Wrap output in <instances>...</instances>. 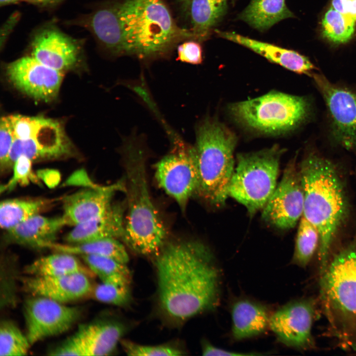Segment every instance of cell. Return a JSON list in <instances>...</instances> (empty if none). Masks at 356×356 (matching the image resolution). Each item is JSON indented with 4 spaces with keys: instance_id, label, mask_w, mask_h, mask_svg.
<instances>
[{
    "instance_id": "obj_1",
    "label": "cell",
    "mask_w": 356,
    "mask_h": 356,
    "mask_svg": "<svg viewBox=\"0 0 356 356\" xmlns=\"http://www.w3.org/2000/svg\"><path fill=\"white\" fill-rule=\"evenodd\" d=\"M157 254L159 302L167 316L183 321L216 308L221 272L207 245L197 240L172 242Z\"/></svg>"
},
{
    "instance_id": "obj_2",
    "label": "cell",
    "mask_w": 356,
    "mask_h": 356,
    "mask_svg": "<svg viewBox=\"0 0 356 356\" xmlns=\"http://www.w3.org/2000/svg\"><path fill=\"white\" fill-rule=\"evenodd\" d=\"M299 169L304 194L303 216L319 232L321 275L328 265L332 243L347 216V198L336 168L329 160L312 151L303 159Z\"/></svg>"
},
{
    "instance_id": "obj_3",
    "label": "cell",
    "mask_w": 356,
    "mask_h": 356,
    "mask_svg": "<svg viewBox=\"0 0 356 356\" xmlns=\"http://www.w3.org/2000/svg\"><path fill=\"white\" fill-rule=\"evenodd\" d=\"M143 138L135 132L123 138L128 211L122 239L134 252L149 255L162 248L167 231L149 194Z\"/></svg>"
},
{
    "instance_id": "obj_4",
    "label": "cell",
    "mask_w": 356,
    "mask_h": 356,
    "mask_svg": "<svg viewBox=\"0 0 356 356\" xmlns=\"http://www.w3.org/2000/svg\"><path fill=\"white\" fill-rule=\"evenodd\" d=\"M118 6L127 54L140 59L157 56L179 40L194 36L175 24L161 0H125Z\"/></svg>"
},
{
    "instance_id": "obj_5",
    "label": "cell",
    "mask_w": 356,
    "mask_h": 356,
    "mask_svg": "<svg viewBox=\"0 0 356 356\" xmlns=\"http://www.w3.org/2000/svg\"><path fill=\"white\" fill-rule=\"evenodd\" d=\"M196 136L193 147L199 177L196 194L210 204L221 207L229 197L236 138L222 124L209 119L198 126Z\"/></svg>"
},
{
    "instance_id": "obj_6",
    "label": "cell",
    "mask_w": 356,
    "mask_h": 356,
    "mask_svg": "<svg viewBox=\"0 0 356 356\" xmlns=\"http://www.w3.org/2000/svg\"><path fill=\"white\" fill-rule=\"evenodd\" d=\"M282 150L273 146L237 156L228 196L243 205L251 216L262 210L277 186Z\"/></svg>"
},
{
    "instance_id": "obj_7",
    "label": "cell",
    "mask_w": 356,
    "mask_h": 356,
    "mask_svg": "<svg viewBox=\"0 0 356 356\" xmlns=\"http://www.w3.org/2000/svg\"><path fill=\"white\" fill-rule=\"evenodd\" d=\"M231 114L239 123L268 134L285 133L296 128L310 117L308 98L272 91L259 97L232 104Z\"/></svg>"
},
{
    "instance_id": "obj_8",
    "label": "cell",
    "mask_w": 356,
    "mask_h": 356,
    "mask_svg": "<svg viewBox=\"0 0 356 356\" xmlns=\"http://www.w3.org/2000/svg\"><path fill=\"white\" fill-rule=\"evenodd\" d=\"M173 140L172 151L155 165V176L161 188L184 210L198 187L196 155L193 146L177 137Z\"/></svg>"
},
{
    "instance_id": "obj_9",
    "label": "cell",
    "mask_w": 356,
    "mask_h": 356,
    "mask_svg": "<svg viewBox=\"0 0 356 356\" xmlns=\"http://www.w3.org/2000/svg\"><path fill=\"white\" fill-rule=\"evenodd\" d=\"M311 76L325 101L332 141L356 151V89L333 83L321 74Z\"/></svg>"
},
{
    "instance_id": "obj_10",
    "label": "cell",
    "mask_w": 356,
    "mask_h": 356,
    "mask_svg": "<svg viewBox=\"0 0 356 356\" xmlns=\"http://www.w3.org/2000/svg\"><path fill=\"white\" fill-rule=\"evenodd\" d=\"M321 282L330 307L345 316H356V238L328 264Z\"/></svg>"
},
{
    "instance_id": "obj_11",
    "label": "cell",
    "mask_w": 356,
    "mask_h": 356,
    "mask_svg": "<svg viewBox=\"0 0 356 356\" xmlns=\"http://www.w3.org/2000/svg\"><path fill=\"white\" fill-rule=\"evenodd\" d=\"M296 156L285 168L282 178L262 209V218L282 230L295 226L304 212V194Z\"/></svg>"
},
{
    "instance_id": "obj_12",
    "label": "cell",
    "mask_w": 356,
    "mask_h": 356,
    "mask_svg": "<svg viewBox=\"0 0 356 356\" xmlns=\"http://www.w3.org/2000/svg\"><path fill=\"white\" fill-rule=\"evenodd\" d=\"M26 336L31 346L68 330L79 319V308L45 297L33 296L24 305Z\"/></svg>"
},
{
    "instance_id": "obj_13",
    "label": "cell",
    "mask_w": 356,
    "mask_h": 356,
    "mask_svg": "<svg viewBox=\"0 0 356 356\" xmlns=\"http://www.w3.org/2000/svg\"><path fill=\"white\" fill-rule=\"evenodd\" d=\"M31 55L40 62L63 72L72 69L82 60L83 43L61 31L52 23L37 29L30 42Z\"/></svg>"
},
{
    "instance_id": "obj_14",
    "label": "cell",
    "mask_w": 356,
    "mask_h": 356,
    "mask_svg": "<svg viewBox=\"0 0 356 356\" xmlns=\"http://www.w3.org/2000/svg\"><path fill=\"white\" fill-rule=\"evenodd\" d=\"M6 74L19 90L37 100L49 102L57 96L63 72L45 66L32 56L7 64Z\"/></svg>"
},
{
    "instance_id": "obj_15",
    "label": "cell",
    "mask_w": 356,
    "mask_h": 356,
    "mask_svg": "<svg viewBox=\"0 0 356 356\" xmlns=\"http://www.w3.org/2000/svg\"><path fill=\"white\" fill-rule=\"evenodd\" d=\"M73 147L60 124L42 117L39 127L30 138H15L8 159L9 169L16 160L24 155L31 160L52 159L71 156Z\"/></svg>"
},
{
    "instance_id": "obj_16",
    "label": "cell",
    "mask_w": 356,
    "mask_h": 356,
    "mask_svg": "<svg viewBox=\"0 0 356 356\" xmlns=\"http://www.w3.org/2000/svg\"><path fill=\"white\" fill-rule=\"evenodd\" d=\"M313 314L312 301L291 302L270 315L269 327L280 343L290 347L305 348L312 340Z\"/></svg>"
},
{
    "instance_id": "obj_17",
    "label": "cell",
    "mask_w": 356,
    "mask_h": 356,
    "mask_svg": "<svg viewBox=\"0 0 356 356\" xmlns=\"http://www.w3.org/2000/svg\"><path fill=\"white\" fill-rule=\"evenodd\" d=\"M124 332L123 326L113 322H99L81 326L60 345L62 356H100L110 354Z\"/></svg>"
},
{
    "instance_id": "obj_18",
    "label": "cell",
    "mask_w": 356,
    "mask_h": 356,
    "mask_svg": "<svg viewBox=\"0 0 356 356\" xmlns=\"http://www.w3.org/2000/svg\"><path fill=\"white\" fill-rule=\"evenodd\" d=\"M124 181L107 186L95 185L68 195L63 199V215L67 225H76L97 217L111 206L118 191L126 192Z\"/></svg>"
},
{
    "instance_id": "obj_19",
    "label": "cell",
    "mask_w": 356,
    "mask_h": 356,
    "mask_svg": "<svg viewBox=\"0 0 356 356\" xmlns=\"http://www.w3.org/2000/svg\"><path fill=\"white\" fill-rule=\"evenodd\" d=\"M89 277L85 273L54 276H30L22 281L24 288L31 295L65 304L90 295L93 284Z\"/></svg>"
},
{
    "instance_id": "obj_20",
    "label": "cell",
    "mask_w": 356,
    "mask_h": 356,
    "mask_svg": "<svg viewBox=\"0 0 356 356\" xmlns=\"http://www.w3.org/2000/svg\"><path fill=\"white\" fill-rule=\"evenodd\" d=\"M69 24L86 28L111 52L117 54H127L125 37L118 3L101 6L72 20Z\"/></svg>"
},
{
    "instance_id": "obj_21",
    "label": "cell",
    "mask_w": 356,
    "mask_h": 356,
    "mask_svg": "<svg viewBox=\"0 0 356 356\" xmlns=\"http://www.w3.org/2000/svg\"><path fill=\"white\" fill-rule=\"evenodd\" d=\"M124 224L122 206L112 204L103 214L75 225L65 240L68 244H78L106 238H122Z\"/></svg>"
},
{
    "instance_id": "obj_22",
    "label": "cell",
    "mask_w": 356,
    "mask_h": 356,
    "mask_svg": "<svg viewBox=\"0 0 356 356\" xmlns=\"http://www.w3.org/2000/svg\"><path fill=\"white\" fill-rule=\"evenodd\" d=\"M217 34L225 39L248 47L269 61L296 73L311 75L316 69L309 58L290 49L244 37L234 32L216 30Z\"/></svg>"
},
{
    "instance_id": "obj_23",
    "label": "cell",
    "mask_w": 356,
    "mask_h": 356,
    "mask_svg": "<svg viewBox=\"0 0 356 356\" xmlns=\"http://www.w3.org/2000/svg\"><path fill=\"white\" fill-rule=\"evenodd\" d=\"M65 225L63 215L49 218L38 214L6 230L7 238L9 241L19 245L45 248L55 242L58 233Z\"/></svg>"
},
{
    "instance_id": "obj_24",
    "label": "cell",
    "mask_w": 356,
    "mask_h": 356,
    "mask_svg": "<svg viewBox=\"0 0 356 356\" xmlns=\"http://www.w3.org/2000/svg\"><path fill=\"white\" fill-rule=\"evenodd\" d=\"M232 336L242 340L259 335L269 327V314L266 307L246 299L236 301L231 307Z\"/></svg>"
},
{
    "instance_id": "obj_25",
    "label": "cell",
    "mask_w": 356,
    "mask_h": 356,
    "mask_svg": "<svg viewBox=\"0 0 356 356\" xmlns=\"http://www.w3.org/2000/svg\"><path fill=\"white\" fill-rule=\"evenodd\" d=\"M58 253L40 258L25 268L30 276H54L85 273L94 275L87 265L75 255L58 252Z\"/></svg>"
},
{
    "instance_id": "obj_26",
    "label": "cell",
    "mask_w": 356,
    "mask_h": 356,
    "mask_svg": "<svg viewBox=\"0 0 356 356\" xmlns=\"http://www.w3.org/2000/svg\"><path fill=\"white\" fill-rule=\"evenodd\" d=\"M239 17L253 27L265 30L294 14L285 0H252Z\"/></svg>"
},
{
    "instance_id": "obj_27",
    "label": "cell",
    "mask_w": 356,
    "mask_h": 356,
    "mask_svg": "<svg viewBox=\"0 0 356 356\" xmlns=\"http://www.w3.org/2000/svg\"><path fill=\"white\" fill-rule=\"evenodd\" d=\"M45 248L73 255H97L112 259L127 264L129 257L125 246L115 238H106L78 244L52 242Z\"/></svg>"
},
{
    "instance_id": "obj_28",
    "label": "cell",
    "mask_w": 356,
    "mask_h": 356,
    "mask_svg": "<svg viewBox=\"0 0 356 356\" xmlns=\"http://www.w3.org/2000/svg\"><path fill=\"white\" fill-rule=\"evenodd\" d=\"M51 202L46 199H10L0 204V225L6 230L39 214Z\"/></svg>"
},
{
    "instance_id": "obj_29",
    "label": "cell",
    "mask_w": 356,
    "mask_h": 356,
    "mask_svg": "<svg viewBox=\"0 0 356 356\" xmlns=\"http://www.w3.org/2000/svg\"><path fill=\"white\" fill-rule=\"evenodd\" d=\"M189 6L193 34L201 39L225 14L227 0H191Z\"/></svg>"
},
{
    "instance_id": "obj_30",
    "label": "cell",
    "mask_w": 356,
    "mask_h": 356,
    "mask_svg": "<svg viewBox=\"0 0 356 356\" xmlns=\"http://www.w3.org/2000/svg\"><path fill=\"white\" fill-rule=\"evenodd\" d=\"M83 262L101 282L120 286H129L131 272L127 264L97 255L80 256Z\"/></svg>"
},
{
    "instance_id": "obj_31",
    "label": "cell",
    "mask_w": 356,
    "mask_h": 356,
    "mask_svg": "<svg viewBox=\"0 0 356 356\" xmlns=\"http://www.w3.org/2000/svg\"><path fill=\"white\" fill-rule=\"evenodd\" d=\"M355 21L331 7L322 19V34L326 40L335 44L347 43L355 33Z\"/></svg>"
},
{
    "instance_id": "obj_32",
    "label": "cell",
    "mask_w": 356,
    "mask_h": 356,
    "mask_svg": "<svg viewBox=\"0 0 356 356\" xmlns=\"http://www.w3.org/2000/svg\"><path fill=\"white\" fill-rule=\"evenodd\" d=\"M319 242L317 228L302 216L298 226L293 263L303 267L307 265Z\"/></svg>"
},
{
    "instance_id": "obj_33",
    "label": "cell",
    "mask_w": 356,
    "mask_h": 356,
    "mask_svg": "<svg viewBox=\"0 0 356 356\" xmlns=\"http://www.w3.org/2000/svg\"><path fill=\"white\" fill-rule=\"evenodd\" d=\"M31 345L26 335L12 322L4 320L0 326V356L27 355Z\"/></svg>"
},
{
    "instance_id": "obj_34",
    "label": "cell",
    "mask_w": 356,
    "mask_h": 356,
    "mask_svg": "<svg viewBox=\"0 0 356 356\" xmlns=\"http://www.w3.org/2000/svg\"><path fill=\"white\" fill-rule=\"evenodd\" d=\"M99 302L124 306L131 301L129 286H120L101 282L92 285L90 295Z\"/></svg>"
},
{
    "instance_id": "obj_35",
    "label": "cell",
    "mask_w": 356,
    "mask_h": 356,
    "mask_svg": "<svg viewBox=\"0 0 356 356\" xmlns=\"http://www.w3.org/2000/svg\"><path fill=\"white\" fill-rule=\"evenodd\" d=\"M32 160L21 155L14 162L13 165V175L8 181L1 186V192L11 190L17 185H25L30 182H39L38 177L32 169Z\"/></svg>"
},
{
    "instance_id": "obj_36",
    "label": "cell",
    "mask_w": 356,
    "mask_h": 356,
    "mask_svg": "<svg viewBox=\"0 0 356 356\" xmlns=\"http://www.w3.org/2000/svg\"><path fill=\"white\" fill-rule=\"evenodd\" d=\"M123 349L128 355L135 356H176L182 352L168 345H143L131 341H123Z\"/></svg>"
},
{
    "instance_id": "obj_37",
    "label": "cell",
    "mask_w": 356,
    "mask_h": 356,
    "mask_svg": "<svg viewBox=\"0 0 356 356\" xmlns=\"http://www.w3.org/2000/svg\"><path fill=\"white\" fill-rule=\"evenodd\" d=\"M15 137L8 116L3 117L0 123V166L1 172L9 171V154Z\"/></svg>"
},
{
    "instance_id": "obj_38",
    "label": "cell",
    "mask_w": 356,
    "mask_h": 356,
    "mask_svg": "<svg viewBox=\"0 0 356 356\" xmlns=\"http://www.w3.org/2000/svg\"><path fill=\"white\" fill-rule=\"evenodd\" d=\"M15 138H32L38 130L42 117H30L21 115L9 116Z\"/></svg>"
},
{
    "instance_id": "obj_39",
    "label": "cell",
    "mask_w": 356,
    "mask_h": 356,
    "mask_svg": "<svg viewBox=\"0 0 356 356\" xmlns=\"http://www.w3.org/2000/svg\"><path fill=\"white\" fill-rule=\"evenodd\" d=\"M177 59L192 64L201 63L203 59L201 46L194 41L183 43L178 46Z\"/></svg>"
},
{
    "instance_id": "obj_40",
    "label": "cell",
    "mask_w": 356,
    "mask_h": 356,
    "mask_svg": "<svg viewBox=\"0 0 356 356\" xmlns=\"http://www.w3.org/2000/svg\"><path fill=\"white\" fill-rule=\"evenodd\" d=\"M202 355L203 356H255L261 355L258 354L242 353L232 352L219 348L211 344L205 342L202 347Z\"/></svg>"
},
{
    "instance_id": "obj_41",
    "label": "cell",
    "mask_w": 356,
    "mask_h": 356,
    "mask_svg": "<svg viewBox=\"0 0 356 356\" xmlns=\"http://www.w3.org/2000/svg\"><path fill=\"white\" fill-rule=\"evenodd\" d=\"M20 17L19 13L18 12L13 13L5 21L1 27L0 31V47L5 44V42L10 35V33L17 23Z\"/></svg>"
},
{
    "instance_id": "obj_42",
    "label": "cell",
    "mask_w": 356,
    "mask_h": 356,
    "mask_svg": "<svg viewBox=\"0 0 356 356\" xmlns=\"http://www.w3.org/2000/svg\"><path fill=\"white\" fill-rule=\"evenodd\" d=\"M39 174H40L39 176H41V178H43L47 184L51 187L56 185L58 182L60 178L59 174L56 173L54 171L47 170L46 171L39 172Z\"/></svg>"
},
{
    "instance_id": "obj_43",
    "label": "cell",
    "mask_w": 356,
    "mask_h": 356,
    "mask_svg": "<svg viewBox=\"0 0 356 356\" xmlns=\"http://www.w3.org/2000/svg\"><path fill=\"white\" fill-rule=\"evenodd\" d=\"M346 15L356 21V0H340Z\"/></svg>"
},
{
    "instance_id": "obj_44",
    "label": "cell",
    "mask_w": 356,
    "mask_h": 356,
    "mask_svg": "<svg viewBox=\"0 0 356 356\" xmlns=\"http://www.w3.org/2000/svg\"><path fill=\"white\" fill-rule=\"evenodd\" d=\"M27 2L41 7H52L60 3L64 0H24Z\"/></svg>"
},
{
    "instance_id": "obj_45",
    "label": "cell",
    "mask_w": 356,
    "mask_h": 356,
    "mask_svg": "<svg viewBox=\"0 0 356 356\" xmlns=\"http://www.w3.org/2000/svg\"><path fill=\"white\" fill-rule=\"evenodd\" d=\"M19 0H0L1 6H5L16 3Z\"/></svg>"
},
{
    "instance_id": "obj_46",
    "label": "cell",
    "mask_w": 356,
    "mask_h": 356,
    "mask_svg": "<svg viewBox=\"0 0 356 356\" xmlns=\"http://www.w3.org/2000/svg\"><path fill=\"white\" fill-rule=\"evenodd\" d=\"M191 0H179L183 7L187 9L190 6Z\"/></svg>"
}]
</instances>
